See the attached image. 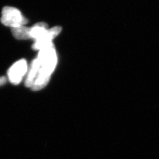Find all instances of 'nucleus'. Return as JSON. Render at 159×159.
Segmentation results:
<instances>
[{"label":"nucleus","mask_w":159,"mask_h":159,"mask_svg":"<svg viewBox=\"0 0 159 159\" xmlns=\"http://www.w3.org/2000/svg\"><path fill=\"white\" fill-rule=\"evenodd\" d=\"M28 70L27 63L24 59H21L14 63L8 71V77L13 84H18L26 74Z\"/></svg>","instance_id":"obj_3"},{"label":"nucleus","mask_w":159,"mask_h":159,"mask_svg":"<svg viewBox=\"0 0 159 159\" xmlns=\"http://www.w3.org/2000/svg\"><path fill=\"white\" fill-rule=\"evenodd\" d=\"M6 81H7V79L5 77H0V86L4 85L6 83Z\"/></svg>","instance_id":"obj_8"},{"label":"nucleus","mask_w":159,"mask_h":159,"mask_svg":"<svg viewBox=\"0 0 159 159\" xmlns=\"http://www.w3.org/2000/svg\"><path fill=\"white\" fill-rule=\"evenodd\" d=\"M61 30L62 29L60 26H56L51 29H48L41 37L37 40H35L34 44L32 47L33 49L34 50H40L43 47L51 43L52 40L60 33Z\"/></svg>","instance_id":"obj_4"},{"label":"nucleus","mask_w":159,"mask_h":159,"mask_svg":"<svg viewBox=\"0 0 159 159\" xmlns=\"http://www.w3.org/2000/svg\"><path fill=\"white\" fill-rule=\"evenodd\" d=\"M48 30V25L45 23H38L31 27L30 30V37L34 40L39 39Z\"/></svg>","instance_id":"obj_6"},{"label":"nucleus","mask_w":159,"mask_h":159,"mask_svg":"<svg viewBox=\"0 0 159 159\" xmlns=\"http://www.w3.org/2000/svg\"><path fill=\"white\" fill-rule=\"evenodd\" d=\"M1 21L4 25L12 29L23 26L28 23L29 21L17 8L12 7H5L2 10Z\"/></svg>","instance_id":"obj_2"},{"label":"nucleus","mask_w":159,"mask_h":159,"mask_svg":"<svg viewBox=\"0 0 159 159\" xmlns=\"http://www.w3.org/2000/svg\"><path fill=\"white\" fill-rule=\"evenodd\" d=\"M40 69V63L38 59L36 58L33 61L30 67L29 68V73L25 81V86L27 87H32L34 81L37 78L38 73Z\"/></svg>","instance_id":"obj_5"},{"label":"nucleus","mask_w":159,"mask_h":159,"mask_svg":"<svg viewBox=\"0 0 159 159\" xmlns=\"http://www.w3.org/2000/svg\"><path fill=\"white\" fill-rule=\"evenodd\" d=\"M40 63V69L31 89L39 91L46 86L56 67L57 56L55 47L51 43L40 49L37 58Z\"/></svg>","instance_id":"obj_1"},{"label":"nucleus","mask_w":159,"mask_h":159,"mask_svg":"<svg viewBox=\"0 0 159 159\" xmlns=\"http://www.w3.org/2000/svg\"><path fill=\"white\" fill-rule=\"evenodd\" d=\"M30 27L21 26L11 29L12 34L18 40H27L30 39Z\"/></svg>","instance_id":"obj_7"}]
</instances>
